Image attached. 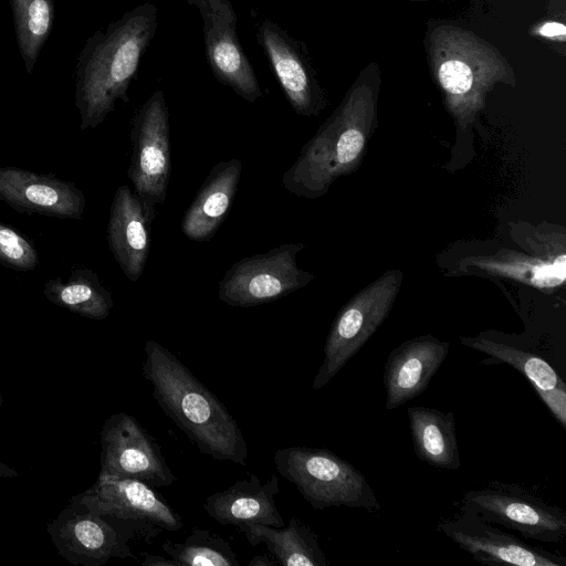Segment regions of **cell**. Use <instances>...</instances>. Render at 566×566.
<instances>
[{"mask_svg": "<svg viewBox=\"0 0 566 566\" xmlns=\"http://www.w3.org/2000/svg\"><path fill=\"white\" fill-rule=\"evenodd\" d=\"M157 27L156 6L144 2L86 40L75 70L81 130L102 124L118 99L129 101V85Z\"/></svg>", "mask_w": 566, "mask_h": 566, "instance_id": "obj_1", "label": "cell"}, {"mask_svg": "<svg viewBox=\"0 0 566 566\" xmlns=\"http://www.w3.org/2000/svg\"><path fill=\"white\" fill-rule=\"evenodd\" d=\"M143 375L161 410L198 450L219 461L247 465L248 447L226 406L165 346H144Z\"/></svg>", "mask_w": 566, "mask_h": 566, "instance_id": "obj_2", "label": "cell"}, {"mask_svg": "<svg viewBox=\"0 0 566 566\" xmlns=\"http://www.w3.org/2000/svg\"><path fill=\"white\" fill-rule=\"evenodd\" d=\"M378 90L357 78L345 98L303 146L284 172L282 185L298 197L316 199L360 161L376 122Z\"/></svg>", "mask_w": 566, "mask_h": 566, "instance_id": "obj_3", "label": "cell"}, {"mask_svg": "<svg viewBox=\"0 0 566 566\" xmlns=\"http://www.w3.org/2000/svg\"><path fill=\"white\" fill-rule=\"evenodd\" d=\"M427 51L432 76L459 128L475 119L496 84L515 85V73L504 55L470 30L438 24L428 33Z\"/></svg>", "mask_w": 566, "mask_h": 566, "instance_id": "obj_4", "label": "cell"}, {"mask_svg": "<svg viewBox=\"0 0 566 566\" xmlns=\"http://www.w3.org/2000/svg\"><path fill=\"white\" fill-rule=\"evenodd\" d=\"M277 472L295 485L308 504L380 511L365 475L348 461L324 448L287 447L273 455Z\"/></svg>", "mask_w": 566, "mask_h": 566, "instance_id": "obj_5", "label": "cell"}, {"mask_svg": "<svg viewBox=\"0 0 566 566\" xmlns=\"http://www.w3.org/2000/svg\"><path fill=\"white\" fill-rule=\"evenodd\" d=\"M402 280L390 270L353 296L336 315L324 346L313 389H322L373 336L388 316Z\"/></svg>", "mask_w": 566, "mask_h": 566, "instance_id": "obj_6", "label": "cell"}, {"mask_svg": "<svg viewBox=\"0 0 566 566\" xmlns=\"http://www.w3.org/2000/svg\"><path fill=\"white\" fill-rule=\"evenodd\" d=\"M133 153L127 176L147 214L154 220L156 206L167 196L170 176L169 113L163 90L154 92L132 120Z\"/></svg>", "mask_w": 566, "mask_h": 566, "instance_id": "obj_7", "label": "cell"}, {"mask_svg": "<svg viewBox=\"0 0 566 566\" xmlns=\"http://www.w3.org/2000/svg\"><path fill=\"white\" fill-rule=\"evenodd\" d=\"M304 248L303 243H284L237 261L219 282V300L230 306L251 307L304 287L314 279L297 266L296 256Z\"/></svg>", "mask_w": 566, "mask_h": 566, "instance_id": "obj_8", "label": "cell"}, {"mask_svg": "<svg viewBox=\"0 0 566 566\" xmlns=\"http://www.w3.org/2000/svg\"><path fill=\"white\" fill-rule=\"evenodd\" d=\"M462 504L485 521L516 531L526 538L559 543L566 537L565 511L517 485L493 483L471 490L464 494Z\"/></svg>", "mask_w": 566, "mask_h": 566, "instance_id": "obj_9", "label": "cell"}, {"mask_svg": "<svg viewBox=\"0 0 566 566\" xmlns=\"http://www.w3.org/2000/svg\"><path fill=\"white\" fill-rule=\"evenodd\" d=\"M202 19L207 63L213 76L249 103L263 96L261 86L237 32L231 0H187Z\"/></svg>", "mask_w": 566, "mask_h": 566, "instance_id": "obj_10", "label": "cell"}, {"mask_svg": "<svg viewBox=\"0 0 566 566\" xmlns=\"http://www.w3.org/2000/svg\"><path fill=\"white\" fill-rule=\"evenodd\" d=\"M101 471L116 478L139 480L153 488L176 482L158 443L130 415H112L101 432Z\"/></svg>", "mask_w": 566, "mask_h": 566, "instance_id": "obj_11", "label": "cell"}, {"mask_svg": "<svg viewBox=\"0 0 566 566\" xmlns=\"http://www.w3.org/2000/svg\"><path fill=\"white\" fill-rule=\"evenodd\" d=\"M78 499L93 514L135 522L157 534L184 527L182 517L153 486L139 480L99 473L94 485Z\"/></svg>", "mask_w": 566, "mask_h": 566, "instance_id": "obj_12", "label": "cell"}, {"mask_svg": "<svg viewBox=\"0 0 566 566\" xmlns=\"http://www.w3.org/2000/svg\"><path fill=\"white\" fill-rule=\"evenodd\" d=\"M439 532L484 565L565 566L564 556L530 546L516 536L493 527L474 511L462 506L461 513L441 521Z\"/></svg>", "mask_w": 566, "mask_h": 566, "instance_id": "obj_13", "label": "cell"}, {"mask_svg": "<svg viewBox=\"0 0 566 566\" xmlns=\"http://www.w3.org/2000/svg\"><path fill=\"white\" fill-rule=\"evenodd\" d=\"M256 40L292 108L302 116L317 115L325 98L304 44L270 19L260 23Z\"/></svg>", "mask_w": 566, "mask_h": 566, "instance_id": "obj_14", "label": "cell"}, {"mask_svg": "<svg viewBox=\"0 0 566 566\" xmlns=\"http://www.w3.org/2000/svg\"><path fill=\"white\" fill-rule=\"evenodd\" d=\"M0 201L20 213L75 220L86 205L74 182L18 167H0Z\"/></svg>", "mask_w": 566, "mask_h": 566, "instance_id": "obj_15", "label": "cell"}, {"mask_svg": "<svg viewBox=\"0 0 566 566\" xmlns=\"http://www.w3.org/2000/svg\"><path fill=\"white\" fill-rule=\"evenodd\" d=\"M450 344L432 335L406 340L387 356L384 386L387 410H394L421 395L442 366Z\"/></svg>", "mask_w": 566, "mask_h": 566, "instance_id": "obj_16", "label": "cell"}, {"mask_svg": "<svg viewBox=\"0 0 566 566\" xmlns=\"http://www.w3.org/2000/svg\"><path fill=\"white\" fill-rule=\"evenodd\" d=\"M50 532L61 553L83 564L103 565L112 557L135 558L127 541L138 532L119 531L90 511L61 515Z\"/></svg>", "mask_w": 566, "mask_h": 566, "instance_id": "obj_17", "label": "cell"}, {"mask_svg": "<svg viewBox=\"0 0 566 566\" xmlns=\"http://www.w3.org/2000/svg\"><path fill=\"white\" fill-rule=\"evenodd\" d=\"M279 491L277 476L271 475L262 483L255 474H250L248 480L209 495L203 509L218 523L237 526L241 532L253 524L283 527L284 520L274 500Z\"/></svg>", "mask_w": 566, "mask_h": 566, "instance_id": "obj_18", "label": "cell"}, {"mask_svg": "<svg viewBox=\"0 0 566 566\" xmlns=\"http://www.w3.org/2000/svg\"><path fill=\"white\" fill-rule=\"evenodd\" d=\"M153 219L127 185L114 195L107 223V242L125 276L136 282L149 253V229Z\"/></svg>", "mask_w": 566, "mask_h": 566, "instance_id": "obj_19", "label": "cell"}, {"mask_svg": "<svg viewBox=\"0 0 566 566\" xmlns=\"http://www.w3.org/2000/svg\"><path fill=\"white\" fill-rule=\"evenodd\" d=\"M461 343L486 354L489 364H506L518 370L527 378L559 424L566 428V385L542 355L482 334L476 337H462Z\"/></svg>", "mask_w": 566, "mask_h": 566, "instance_id": "obj_20", "label": "cell"}, {"mask_svg": "<svg viewBox=\"0 0 566 566\" xmlns=\"http://www.w3.org/2000/svg\"><path fill=\"white\" fill-rule=\"evenodd\" d=\"M241 172L242 163L235 158L212 167L181 221L188 239L207 241L214 235L232 205Z\"/></svg>", "mask_w": 566, "mask_h": 566, "instance_id": "obj_21", "label": "cell"}, {"mask_svg": "<svg viewBox=\"0 0 566 566\" xmlns=\"http://www.w3.org/2000/svg\"><path fill=\"white\" fill-rule=\"evenodd\" d=\"M413 450L418 459L439 470L461 468L453 412L413 406L407 408Z\"/></svg>", "mask_w": 566, "mask_h": 566, "instance_id": "obj_22", "label": "cell"}, {"mask_svg": "<svg viewBox=\"0 0 566 566\" xmlns=\"http://www.w3.org/2000/svg\"><path fill=\"white\" fill-rule=\"evenodd\" d=\"M491 275L506 277L521 283L549 290L562 285L566 279V255L532 256L517 251H500L494 255H479L464 261Z\"/></svg>", "mask_w": 566, "mask_h": 566, "instance_id": "obj_23", "label": "cell"}, {"mask_svg": "<svg viewBox=\"0 0 566 566\" xmlns=\"http://www.w3.org/2000/svg\"><path fill=\"white\" fill-rule=\"evenodd\" d=\"M248 542L266 545L269 553L283 566H327L317 535L300 518L292 516L286 527L253 524L243 531Z\"/></svg>", "mask_w": 566, "mask_h": 566, "instance_id": "obj_24", "label": "cell"}, {"mask_svg": "<svg viewBox=\"0 0 566 566\" xmlns=\"http://www.w3.org/2000/svg\"><path fill=\"white\" fill-rule=\"evenodd\" d=\"M43 293L51 303L93 319L106 318L114 305L112 294L97 274L84 266L73 269L65 279H50Z\"/></svg>", "mask_w": 566, "mask_h": 566, "instance_id": "obj_25", "label": "cell"}, {"mask_svg": "<svg viewBox=\"0 0 566 566\" xmlns=\"http://www.w3.org/2000/svg\"><path fill=\"white\" fill-rule=\"evenodd\" d=\"M17 43L28 74L50 36L54 19V0H10Z\"/></svg>", "mask_w": 566, "mask_h": 566, "instance_id": "obj_26", "label": "cell"}, {"mask_svg": "<svg viewBox=\"0 0 566 566\" xmlns=\"http://www.w3.org/2000/svg\"><path fill=\"white\" fill-rule=\"evenodd\" d=\"M163 551L177 566H241L230 543L206 528H193L181 543L165 542Z\"/></svg>", "mask_w": 566, "mask_h": 566, "instance_id": "obj_27", "label": "cell"}, {"mask_svg": "<svg viewBox=\"0 0 566 566\" xmlns=\"http://www.w3.org/2000/svg\"><path fill=\"white\" fill-rule=\"evenodd\" d=\"M0 265L14 271H33L39 265L35 247L18 231L0 221Z\"/></svg>", "mask_w": 566, "mask_h": 566, "instance_id": "obj_28", "label": "cell"}, {"mask_svg": "<svg viewBox=\"0 0 566 566\" xmlns=\"http://www.w3.org/2000/svg\"><path fill=\"white\" fill-rule=\"evenodd\" d=\"M531 34L564 43L566 41V27L562 22L545 21L534 25L531 30Z\"/></svg>", "mask_w": 566, "mask_h": 566, "instance_id": "obj_29", "label": "cell"}, {"mask_svg": "<svg viewBox=\"0 0 566 566\" xmlns=\"http://www.w3.org/2000/svg\"><path fill=\"white\" fill-rule=\"evenodd\" d=\"M144 556V560L142 562V565L144 566H177V563L169 558L163 557V556H155L150 555L148 553H142Z\"/></svg>", "mask_w": 566, "mask_h": 566, "instance_id": "obj_30", "label": "cell"}, {"mask_svg": "<svg viewBox=\"0 0 566 566\" xmlns=\"http://www.w3.org/2000/svg\"><path fill=\"white\" fill-rule=\"evenodd\" d=\"M279 565L274 557L268 555H256L248 563V566H276Z\"/></svg>", "mask_w": 566, "mask_h": 566, "instance_id": "obj_31", "label": "cell"}, {"mask_svg": "<svg viewBox=\"0 0 566 566\" xmlns=\"http://www.w3.org/2000/svg\"><path fill=\"white\" fill-rule=\"evenodd\" d=\"M0 475L4 478H13L17 476L18 473L12 469L0 462Z\"/></svg>", "mask_w": 566, "mask_h": 566, "instance_id": "obj_32", "label": "cell"}, {"mask_svg": "<svg viewBox=\"0 0 566 566\" xmlns=\"http://www.w3.org/2000/svg\"><path fill=\"white\" fill-rule=\"evenodd\" d=\"M3 403V398L2 396L0 395V406Z\"/></svg>", "mask_w": 566, "mask_h": 566, "instance_id": "obj_33", "label": "cell"}, {"mask_svg": "<svg viewBox=\"0 0 566 566\" xmlns=\"http://www.w3.org/2000/svg\"><path fill=\"white\" fill-rule=\"evenodd\" d=\"M421 1V0H420Z\"/></svg>", "mask_w": 566, "mask_h": 566, "instance_id": "obj_34", "label": "cell"}]
</instances>
